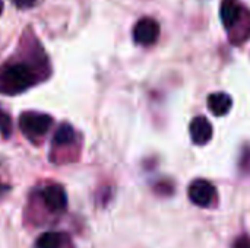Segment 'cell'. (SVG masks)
<instances>
[{"instance_id": "obj_3", "label": "cell", "mask_w": 250, "mask_h": 248, "mask_svg": "<svg viewBox=\"0 0 250 248\" xmlns=\"http://www.w3.org/2000/svg\"><path fill=\"white\" fill-rule=\"evenodd\" d=\"M160 37V25L152 18H142L133 29V38L141 45H152Z\"/></svg>"}, {"instance_id": "obj_12", "label": "cell", "mask_w": 250, "mask_h": 248, "mask_svg": "<svg viewBox=\"0 0 250 248\" xmlns=\"http://www.w3.org/2000/svg\"><path fill=\"white\" fill-rule=\"evenodd\" d=\"M233 248H250V237L249 235H242L236 240Z\"/></svg>"}, {"instance_id": "obj_4", "label": "cell", "mask_w": 250, "mask_h": 248, "mask_svg": "<svg viewBox=\"0 0 250 248\" xmlns=\"http://www.w3.org/2000/svg\"><path fill=\"white\" fill-rule=\"evenodd\" d=\"M40 197L44 206L50 212H63L67 206V196L60 186H47L40 191Z\"/></svg>"}, {"instance_id": "obj_1", "label": "cell", "mask_w": 250, "mask_h": 248, "mask_svg": "<svg viewBox=\"0 0 250 248\" xmlns=\"http://www.w3.org/2000/svg\"><path fill=\"white\" fill-rule=\"evenodd\" d=\"M35 82L34 72L25 63L6 64L0 69V92L16 95L26 91Z\"/></svg>"}, {"instance_id": "obj_14", "label": "cell", "mask_w": 250, "mask_h": 248, "mask_svg": "<svg viewBox=\"0 0 250 248\" xmlns=\"http://www.w3.org/2000/svg\"><path fill=\"white\" fill-rule=\"evenodd\" d=\"M3 7H4V6H3V0H0V15H1V12H3Z\"/></svg>"}, {"instance_id": "obj_7", "label": "cell", "mask_w": 250, "mask_h": 248, "mask_svg": "<svg viewBox=\"0 0 250 248\" xmlns=\"http://www.w3.org/2000/svg\"><path fill=\"white\" fill-rule=\"evenodd\" d=\"M220 15L224 26L230 29L239 23L242 18V6L237 0H223Z\"/></svg>"}, {"instance_id": "obj_10", "label": "cell", "mask_w": 250, "mask_h": 248, "mask_svg": "<svg viewBox=\"0 0 250 248\" xmlns=\"http://www.w3.org/2000/svg\"><path fill=\"white\" fill-rule=\"evenodd\" d=\"M75 137H76V134H75L73 127L69 124H62L53 136V145L54 146H66V145L73 143Z\"/></svg>"}, {"instance_id": "obj_11", "label": "cell", "mask_w": 250, "mask_h": 248, "mask_svg": "<svg viewBox=\"0 0 250 248\" xmlns=\"http://www.w3.org/2000/svg\"><path fill=\"white\" fill-rule=\"evenodd\" d=\"M0 132L3 133L4 137H7L12 133V121H10V117L4 111H0Z\"/></svg>"}, {"instance_id": "obj_13", "label": "cell", "mask_w": 250, "mask_h": 248, "mask_svg": "<svg viewBox=\"0 0 250 248\" xmlns=\"http://www.w3.org/2000/svg\"><path fill=\"white\" fill-rule=\"evenodd\" d=\"M13 3L19 9H28V7H31V6L35 4V0H13Z\"/></svg>"}, {"instance_id": "obj_6", "label": "cell", "mask_w": 250, "mask_h": 248, "mask_svg": "<svg viewBox=\"0 0 250 248\" xmlns=\"http://www.w3.org/2000/svg\"><path fill=\"white\" fill-rule=\"evenodd\" d=\"M190 137L196 145H205L212 137V126L205 117H196L190 123Z\"/></svg>"}, {"instance_id": "obj_2", "label": "cell", "mask_w": 250, "mask_h": 248, "mask_svg": "<svg viewBox=\"0 0 250 248\" xmlns=\"http://www.w3.org/2000/svg\"><path fill=\"white\" fill-rule=\"evenodd\" d=\"M19 126L22 133L29 139H37L44 136L53 126V118L40 113H23L19 118Z\"/></svg>"}, {"instance_id": "obj_5", "label": "cell", "mask_w": 250, "mask_h": 248, "mask_svg": "<svg viewBox=\"0 0 250 248\" xmlns=\"http://www.w3.org/2000/svg\"><path fill=\"white\" fill-rule=\"evenodd\" d=\"M215 197V187L207 180H196L189 187V199L201 208H207Z\"/></svg>"}, {"instance_id": "obj_9", "label": "cell", "mask_w": 250, "mask_h": 248, "mask_svg": "<svg viewBox=\"0 0 250 248\" xmlns=\"http://www.w3.org/2000/svg\"><path fill=\"white\" fill-rule=\"evenodd\" d=\"M70 246V238L64 232H45L38 237L35 248H66Z\"/></svg>"}, {"instance_id": "obj_8", "label": "cell", "mask_w": 250, "mask_h": 248, "mask_svg": "<svg viewBox=\"0 0 250 248\" xmlns=\"http://www.w3.org/2000/svg\"><path fill=\"white\" fill-rule=\"evenodd\" d=\"M231 105H233V101L230 95H227L226 92H215V94H211L208 98V108L217 117L226 115L230 111Z\"/></svg>"}]
</instances>
